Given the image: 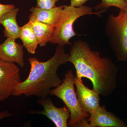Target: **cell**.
I'll return each mask as SVG.
<instances>
[{"mask_svg": "<svg viewBox=\"0 0 127 127\" xmlns=\"http://www.w3.org/2000/svg\"><path fill=\"white\" fill-rule=\"evenodd\" d=\"M69 62L75 67L77 78H88L93 89L104 97L111 95L117 86V67L107 57L93 51L86 41L78 40L71 44Z\"/></svg>", "mask_w": 127, "mask_h": 127, "instance_id": "cell-1", "label": "cell"}, {"mask_svg": "<svg viewBox=\"0 0 127 127\" xmlns=\"http://www.w3.org/2000/svg\"><path fill=\"white\" fill-rule=\"evenodd\" d=\"M70 54L66 53L63 46L58 45L53 56L46 62H40L35 57L30 58L29 76L16 87L13 96H34L40 98L47 97L53 88L63 82L57 71L60 66L69 62Z\"/></svg>", "mask_w": 127, "mask_h": 127, "instance_id": "cell-2", "label": "cell"}, {"mask_svg": "<svg viewBox=\"0 0 127 127\" xmlns=\"http://www.w3.org/2000/svg\"><path fill=\"white\" fill-rule=\"evenodd\" d=\"M75 76L71 70L67 71L63 82L50 91V94L60 98L70 113L68 127H91L87 119L90 114L83 109L78 99L75 89Z\"/></svg>", "mask_w": 127, "mask_h": 127, "instance_id": "cell-3", "label": "cell"}, {"mask_svg": "<svg viewBox=\"0 0 127 127\" xmlns=\"http://www.w3.org/2000/svg\"><path fill=\"white\" fill-rule=\"evenodd\" d=\"M104 12L103 11H93L92 7L84 5L78 7L64 5L60 18L55 26L54 33L50 42L64 46L67 45H71L69 40L77 35L73 27L75 22L83 16H99Z\"/></svg>", "mask_w": 127, "mask_h": 127, "instance_id": "cell-4", "label": "cell"}, {"mask_svg": "<svg viewBox=\"0 0 127 127\" xmlns=\"http://www.w3.org/2000/svg\"><path fill=\"white\" fill-rule=\"evenodd\" d=\"M104 33L118 60L127 61V11L120 9L117 16H108Z\"/></svg>", "mask_w": 127, "mask_h": 127, "instance_id": "cell-5", "label": "cell"}, {"mask_svg": "<svg viewBox=\"0 0 127 127\" xmlns=\"http://www.w3.org/2000/svg\"><path fill=\"white\" fill-rule=\"evenodd\" d=\"M20 82V69L15 64L0 59V102L13 95Z\"/></svg>", "mask_w": 127, "mask_h": 127, "instance_id": "cell-6", "label": "cell"}, {"mask_svg": "<svg viewBox=\"0 0 127 127\" xmlns=\"http://www.w3.org/2000/svg\"><path fill=\"white\" fill-rule=\"evenodd\" d=\"M43 108V111H31V114H39L46 116L54 123L57 127H68L70 113L67 107H57L49 97L40 98L37 101Z\"/></svg>", "mask_w": 127, "mask_h": 127, "instance_id": "cell-7", "label": "cell"}, {"mask_svg": "<svg viewBox=\"0 0 127 127\" xmlns=\"http://www.w3.org/2000/svg\"><path fill=\"white\" fill-rule=\"evenodd\" d=\"M74 82L79 103L87 112L91 114L100 106V94L94 89L86 86L82 79H78L75 77Z\"/></svg>", "mask_w": 127, "mask_h": 127, "instance_id": "cell-8", "label": "cell"}, {"mask_svg": "<svg viewBox=\"0 0 127 127\" xmlns=\"http://www.w3.org/2000/svg\"><path fill=\"white\" fill-rule=\"evenodd\" d=\"M91 127H127V124L117 115L100 106L87 119Z\"/></svg>", "mask_w": 127, "mask_h": 127, "instance_id": "cell-9", "label": "cell"}, {"mask_svg": "<svg viewBox=\"0 0 127 127\" xmlns=\"http://www.w3.org/2000/svg\"><path fill=\"white\" fill-rule=\"evenodd\" d=\"M15 40L7 38L3 43L0 44V59L15 63L23 67L25 65L23 46L17 43Z\"/></svg>", "mask_w": 127, "mask_h": 127, "instance_id": "cell-10", "label": "cell"}, {"mask_svg": "<svg viewBox=\"0 0 127 127\" xmlns=\"http://www.w3.org/2000/svg\"><path fill=\"white\" fill-rule=\"evenodd\" d=\"M64 5L50 9H44L32 7L30 9L31 12L29 20H35L44 24L55 26L59 20Z\"/></svg>", "mask_w": 127, "mask_h": 127, "instance_id": "cell-11", "label": "cell"}, {"mask_svg": "<svg viewBox=\"0 0 127 127\" xmlns=\"http://www.w3.org/2000/svg\"><path fill=\"white\" fill-rule=\"evenodd\" d=\"M19 9L15 8L6 12L0 18V24L4 28V36L16 39L20 38L21 27L17 23L16 17Z\"/></svg>", "mask_w": 127, "mask_h": 127, "instance_id": "cell-12", "label": "cell"}, {"mask_svg": "<svg viewBox=\"0 0 127 127\" xmlns=\"http://www.w3.org/2000/svg\"><path fill=\"white\" fill-rule=\"evenodd\" d=\"M29 22L38 40L39 45L41 47L45 46L51 39L55 26L44 24L35 20H30Z\"/></svg>", "mask_w": 127, "mask_h": 127, "instance_id": "cell-13", "label": "cell"}, {"mask_svg": "<svg viewBox=\"0 0 127 127\" xmlns=\"http://www.w3.org/2000/svg\"><path fill=\"white\" fill-rule=\"evenodd\" d=\"M20 38L28 53H35L39 42L30 22L21 27Z\"/></svg>", "mask_w": 127, "mask_h": 127, "instance_id": "cell-14", "label": "cell"}, {"mask_svg": "<svg viewBox=\"0 0 127 127\" xmlns=\"http://www.w3.org/2000/svg\"><path fill=\"white\" fill-rule=\"evenodd\" d=\"M111 6H114L127 11V3L124 0H102L101 2L95 6L97 11H103L104 12Z\"/></svg>", "mask_w": 127, "mask_h": 127, "instance_id": "cell-15", "label": "cell"}, {"mask_svg": "<svg viewBox=\"0 0 127 127\" xmlns=\"http://www.w3.org/2000/svg\"><path fill=\"white\" fill-rule=\"evenodd\" d=\"M60 0H36L37 8L50 9L56 7V4Z\"/></svg>", "mask_w": 127, "mask_h": 127, "instance_id": "cell-16", "label": "cell"}, {"mask_svg": "<svg viewBox=\"0 0 127 127\" xmlns=\"http://www.w3.org/2000/svg\"><path fill=\"white\" fill-rule=\"evenodd\" d=\"M16 8L15 6L13 4H3L0 3V18L3 14L14 8Z\"/></svg>", "mask_w": 127, "mask_h": 127, "instance_id": "cell-17", "label": "cell"}, {"mask_svg": "<svg viewBox=\"0 0 127 127\" xmlns=\"http://www.w3.org/2000/svg\"><path fill=\"white\" fill-rule=\"evenodd\" d=\"M88 0H70V5L73 7H80L83 5Z\"/></svg>", "mask_w": 127, "mask_h": 127, "instance_id": "cell-18", "label": "cell"}, {"mask_svg": "<svg viewBox=\"0 0 127 127\" xmlns=\"http://www.w3.org/2000/svg\"><path fill=\"white\" fill-rule=\"evenodd\" d=\"M13 114L9 113L7 111H2L0 112V120L5 118L11 116Z\"/></svg>", "mask_w": 127, "mask_h": 127, "instance_id": "cell-19", "label": "cell"}, {"mask_svg": "<svg viewBox=\"0 0 127 127\" xmlns=\"http://www.w3.org/2000/svg\"><path fill=\"white\" fill-rule=\"evenodd\" d=\"M126 2H127V0H126Z\"/></svg>", "mask_w": 127, "mask_h": 127, "instance_id": "cell-20", "label": "cell"}, {"mask_svg": "<svg viewBox=\"0 0 127 127\" xmlns=\"http://www.w3.org/2000/svg\"></svg>", "mask_w": 127, "mask_h": 127, "instance_id": "cell-21", "label": "cell"}]
</instances>
